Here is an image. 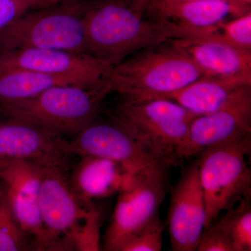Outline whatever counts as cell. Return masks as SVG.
Instances as JSON below:
<instances>
[{"label": "cell", "instance_id": "1", "mask_svg": "<svg viewBox=\"0 0 251 251\" xmlns=\"http://www.w3.org/2000/svg\"><path fill=\"white\" fill-rule=\"evenodd\" d=\"M150 0H90L85 24L87 53L114 67L158 39L156 23L144 17Z\"/></svg>", "mask_w": 251, "mask_h": 251}, {"label": "cell", "instance_id": "2", "mask_svg": "<svg viewBox=\"0 0 251 251\" xmlns=\"http://www.w3.org/2000/svg\"><path fill=\"white\" fill-rule=\"evenodd\" d=\"M204 75L184 50L171 41L135 52L112 67V92L122 99H168Z\"/></svg>", "mask_w": 251, "mask_h": 251}, {"label": "cell", "instance_id": "3", "mask_svg": "<svg viewBox=\"0 0 251 251\" xmlns=\"http://www.w3.org/2000/svg\"><path fill=\"white\" fill-rule=\"evenodd\" d=\"M112 92L110 80L92 87L55 86L31 98L0 103V115L72 138L97 120L104 100Z\"/></svg>", "mask_w": 251, "mask_h": 251}, {"label": "cell", "instance_id": "4", "mask_svg": "<svg viewBox=\"0 0 251 251\" xmlns=\"http://www.w3.org/2000/svg\"><path fill=\"white\" fill-rule=\"evenodd\" d=\"M89 2L66 0L28 11L0 30V50L39 49L88 54L84 17Z\"/></svg>", "mask_w": 251, "mask_h": 251}, {"label": "cell", "instance_id": "5", "mask_svg": "<svg viewBox=\"0 0 251 251\" xmlns=\"http://www.w3.org/2000/svg\"><path fill=\"white\" fill-rule=\"evenodd\" d=\"M194 115L166 99L132 101L122 99L110 117L125 128L149 153L169 168L178 162V150Z\"/></svg>", "mask_w": 251, "mask_h": 251}, {"label": "cell", "instance_id": "6", "mask_svg": "<svg viewBox=\"0 0 251 251\" xmlns=\"http://www.w3.org/2000/svg\"><path fill=\"white\" fill-rule=\"evenodd\" d=\"M251 133L206 149L200 154L198 173L206 208L205 228L220 214L251 198V171L247 157Z\"/></svg>", "mask_w": 251, "mask_h": 251}, {"label": "cell", "instance_id": "7", "mask_svg": "<svg viewBox=\"0 0 251 251\" xmlns=\"http://www.w3.org/2000/svg\"><path fill=\"white\" fill-rule=\"evenodd\" d=\"M166 171L138 172L118 192L105 236V251H119L122 244L158 214L165 198Z\"/></svg>", "mask_w": 251, "mask_h": 251}, {"label": "cell", "instance_id": "8", "mask_svg": "<svg viewBox=\"0 0 251 251\" xmlns=\"http://www.w3.org/2000/svg\"><path fill=\"white\" fill-rule=\"evenodd\" d=\"M74 155L64 137L31 123L0 115V161L21 162L69 173Z\"/></svg>", "mask_w": 251, "mask_h": 251}, {"label": "cell", "instance_id": "9", "mask_svg": "<svg viewBox=\"0 0 251 251\" xmlns=\"http://www.w3.org/2000/svg\"><path fill=\"white\" fill-rule=\"evenodd\" d=\"M68 175L60 170H42L39 206L48 251H76L88 212L89 206L73 192Z\"/></svg>", "mask_w": 251, "mask_h": 251}, {"label": "cell", "instance_id": "10", "mask_svg": "<svg viewBox=\"0 0 251 251\" xmlns=\"http://www.w3.org/2000/svg\"><path fill=\"white\" fill-rule=\"evenodd\" d=\"M251 133V85L238 91L215 111L196 116L178 150L177 159H188L211 147Z\"/></svg>", "mask_w": 251, "mask_h": 251}, {"label": "cell", "instance_id": "11", "mask_svg": "<svg viewBox=\"0 0 251 251\" xmlns=\"http://www.w3.org/2000/svg\"><path fill=\"white\" fill-rule=\"evenodd\" d=\"M68 143L74 156L108 158L122 163L133 173L168 169L133 135L111 119L108 122L95 120L78 134L68 140Z\"/></svg>", "mask_w": 251, "mask_h": 251}, {"label": "cell", "instance_id": "12", "mask_svg": "<svg viewBox=\"0 0 251 251\" xmlns=\"http://www.w3.org/2000/svg\"><path fill=\"white\" fill-rule=\"evenodd\" d=\"M111 66L88 54L57 50L17 49L0 50V75L28 71L74 77L87 86L109 80Z\"/></svg>", "mask_w": 251, "mask_h": 251}, {"label": "cell", "instance_id": "13", "mask_svg": "<svg viewBox=\"0 0 251 251\" xmlns=\"http://www.w3.org/2000/svg\"><path fill=\"white\" fill-rule=\"evenodd\" d=\"M205 221V202L196 161L184 170L172 191L168 214L172 251H196Z\"/></svg>", "mask_w": 251, "mask_h": 251}, {"label": "cell", "instance_id": "14", "mask_svg": "<svg viewBox=\"0 0 251 251\" xmlns=\"http://www.w3.org/2000/svg\"><path fill=\"white\" fill-rule=\"evenodd\" d=\"M41 177L42 169L21 162H9L0 171L16 221L33 241L35 251H43L48 247L39 206Z\"/></svg>", "mask_w": 251, "mask_h": 251}, {"label": "cell", "instance_id": "15", "mask_svg": "<svg viewBox=\"0 0 251 251\" xmlns=\"http://www.w3.org/2000/svg\"><path fill=\"white\" fill-rule=\"evenodd\" d=\"M145 11L154 19L194 29H214L251 11V4L237 0H150Z\"/></svg>", "mask_w": 251, "mask_h": 251}, {"label": "cell", "instance_id": "16", "mask_svg": "<svg viewBox=\"0 0 251 251\" xmlns=\"http://www.w3.org/2000/svg\"><path fill=\"white\" fill-rule=\"evenodd\" d=\"M193 59L204 75L251 84V50L211 36L172 41Z\"/></svg>", "mask_w": 251, "mask_h": 251}, {"label": "cell", "instance_id": "17", "mask_svg": "<svg viewBox=\"0 0 251 251\" xmlns=\"http://www.w3.org/2000/svg\"><path fill=\"white\" fill-rule=\"evenodd\" d=\"M79 159L71 170L68 179L73 192L86 207L92 205L96 200L118 193L135 173L108 158L85 156Z\"/></svg>", "mask_w": 251, "mask_h": 251}, {"label": "cell", "instance_id": "18", "mask_svg": "<svg viewBox=\"0 0 251 251\" xmlns=\"http://www.w3.org/2000/svg\"><path fill=\"white\" fill-rule=\"evenodd\" d=\"M248 85L251 84L204 75L166 99L199 116L221 108L238 91Z\"/></svg>", "mask_w": 251, "mask_h": 251}, {"label": "cell", "instance_id": "19", "mask_svg": "<svg viewBox=\"0 0 251 251\" xmlns=\"http://www.w3.org/2000/svg\"><path fill=\"white\" fill-rule=\"evenodd\" d=\"M62 85L87 86L74 77L28 71H11L0 75V103L31 98Z\"/></svg>", "mask_w": 251, "mask_h": 251}, {"label": "cell", "instance_id": "20", "mask_svg": "<svg viewBox=\"0 0 251 251\" xmlns=\"http://www.w3.org/2000/svg\"><path fill=\"white\" fill-rule=\"evenodd\" d=\"M251 198H245L227 209L226 214L213 224L227 234L234 251H251Z\"/></svg>", "mask_w": 251, "mask_h": 251}, {"label": "cell", "instance_id": "21", "mask_svg": "<svg viewBox=\"0 0 251 251\" xmlns=\"http://www.w3.org/2000/svg\"><path fill=\"white\" fill-rule=\"evenodd\" d=\"M35 251L34 243L11 211L7 199L0 204V251Z\"/></svg>", "mask_w": 251, "mask_h": 251}, {"label": "cell", "instance_id": "22", "mask_svg": "<svg viewBox=\"0 0 251 251\" xmlns=\"http://www.w3.org/2000/svg\"><path fill=\"white\" fill-rule=\"evenodd\" d=\"M211 37L239 49L251 50V11L220 25Z\"/></svg>", "mask_w": 251, "mask_h": 251}, {"label": "cell", "instance_id": "23", "mask_svg": "<svg viewBox=\"0 0 251 251\" xmlns=\"http://www.w3.org/2000/svg\"><path fill=\"white\" fill-rule=\"evenodd\" d=\"M163 227L158 214L143 228L126 241L119 251H161Z\"/></svg>", "mask_w": 251, "mask_h": 251}, {"label": "cell", "instance_id": "24", "mask_svg": "<svg viewBox=\"0 0 251 251\" xmlns=\"http://www.w3.org/2000/svg\"><path fill=\"white\" fill-rule=\"evenodd\" d=\"M64 1L66 0H0V30L28 11Z\"/></svg>", "mask_w": 251, "mask_h": 251}, {"label": "cell", "instance_id": "25", "mask_svg": "<svg viewBox=\"0 0 251 251\" xmlns=\"http://www.w3.org/2000/svg\"><path fill=\"white\" fill-rule=\"evenodd\" d=\"M100 211L93 205L90 206L77 238L76 251L100 250Z\"/></svg>", "mask_w": 251, "mask_h": 251}, {"label": "cell", "instance_id": "26", "mask_svg": "<svg viewBox=\"0 0 251 251\" xmlns=\"http://www.w3.org/2000/svg\"><path fill=\"white\" fill-rule=\"evenodd\" d=\"M196 251H234V248L227 234L212 224L203 231Z\"/></svg>", "mask_w": 251, "mask_h": 251}, {"label": "cell", "instance_id": "27", "mask_svg": "<svg viewBox=\"0 0 251 251\" xmlns=\"http://www.w3.org/2000/svg\"><path fill=\"white\" fill-rule=\"evenodd\" d=\"M7 187L4 181L0 178V204L6 198Z\"/></svg>", "mask_w": 251, "mask_h": 251}, {"label": "cell", "instance_id": "28", "mask_svg": "<svg viewBox=\"0 0 251 251\" xmlns=\"http://www.w3.org/2000/svg\"><path fill=\"white\" fill-rule=\"evenodd\" d=\"M6 164V163H5V162L0 161V171H1V170L4 168L5 165Z\"/></svg>", "mask_w": 251, "mask_h": 251}, {"label": "cell", "instance_id": "29", "mask_svg": "<svg viewBox=\"0 0 251 251\" xmlns=\"http://www.w3.org/2000/svg\"><path fill=\"white\" fill-rule=\"evenodd\" d=\"M175 1H177V0H175ZM237 1H243V2L249 3L251 4V0H237Z\"/></svg>", "mask_w": 251, "mask_h": 251}]
</instances>
